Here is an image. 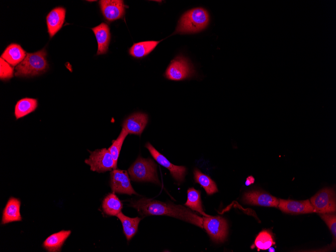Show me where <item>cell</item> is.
Listing matches in <instances>:
<instances>
[{
    "instance_id": "20",
    "label": "cell",
    "mask_w": 336,
    "mask_h": 252,
    "mask_svg": "<svg viewBox=\"0 0 336 252\" xmlns=\"http://www.w3.org/2000/svg\"><path fill=\"white\" fill-rule=\"evenodd\" d=\"M120 220L123 232L127 240H130L137 233L141 218L138 217L131 218L120 212L116 216Z\"/></svg>"
},
{
    "instance_id": "29",
    "label": "cell",
    "mask_w": 336,
    "mask_h": 252,
    "mask_svg": "<svg viewBox=\"0 0 336 252\" xmlns=\"http://www.w3.org/2000/svg\"><path fill=\"white\" fill-rule=\"evenodd\" d=\"M320 216L330 229L334 239L336 236V215L332 213L320 214Z\"/></svg>"
},
{
    "instance_id": "24",
    "label": "cell",
    "mask_w": 336,
    "mask_h": 252,
    "mask_svg": "<svg viewBox=\"0 0 336 252\" xmlns=\"http://www.w3.org/2000/svg\"><path fill=\"white\" fill-rule=\"evenodd\" d=\"M185 205L191 210L199 212L204 216H210L203 211L200 191L193 188H189L187 191V200Z\"/></svg>"
},
{
    "instance_id": "30",
    "label": "cell",
    "mask_w": 336,
    "mask_h": 252,
    "mask_svg": "<svg viewBox=\"0 0 336 252\" xmlns=\"http://www.w3.org/2000/svg\"><path fill=\"white\" fill-rule=\"evenodd\" d=\"M255 181V179L254 178L250 176H249L247 178L246 180L245 181V185L248 186L250 185L251 184H253Z\"/></svg>"
},
{
    "instance_id": "26",
    "label": "cell",
    "mask_w": 336,
    "mask_h": 252,
    "mask_svg": "<svg viewBox=\"0 0 336 252\" xmlns=\"http://www.w3.org/2000/svg\"><path fill=\"white\" fill-rule=\"evenodd\" d=\"M274 244L272 234L267 230H263L257 236L251 248L256 247L258 250H267Z\"/></svg>"
},
{
    "instance_id": "7",
    "label": "cell",
    "mask_w": 336,
    "mask_h": 252,
    "mask_svg": "<svg viewBox=\"0 0 336 252\" xmlns=\"http://www.w3.org/2000/svg\"><path fill=\"white\" fill-rule=\"evenodd\" d=\"M203 227L211 238L216 242H223L227 234V223L223 217L217 216H204Z\"/></svg>"
},
{
    "instance_id": "9",
    "label": "cell",
    "mask_w": 336,
    "mask_h": 252,
    "mask_svg": "<svg viewBox=\"0 0 336 252\" xmlns=\"http://www.w3.org/2000/svg\"><path fill=\"white\" fill-rule=\"evenodd\" d=\"M193 73V69L187 60L178 56L173 60L167 67L165 77L170 80H181L189 77Z\"/></svg>"
},
{
    "instance_id": "8",
    "label": "cell",
    "mask_w": 336,
    "mask_h": 252,
    "mask_svg": "<svg viewBox=\"0 0 336 252\" xmlns=\"http://www.w3.org/2000/svg\"><path fill=\"white\" fill-rule=\"evenodd\" d=\"M110 187L114 193L138 195L133 189L127 171L114 169L110 173Z\"/></svg>"
},
{
    "instance_id": "14",
    "label": "cell",
    "mask_w": 336,
    "mask_h": 252,
    "mask_svg": "<svg viewBox=\"0 0 336 252\" xmlns=\"http://www.w3.org/2000/svg\"><path fill=\"white\" fill-rule=\"evenodd\" d=\"M147 122V114L138 112L126 118L123 121L122 126L128 134L140 135L146 127Z\"/></svg>"
},
{
    "instance_id": "27",
    "label": "cell",
    "mask_w": 336,
    "mask_h": 252,
    "mask_svg": "<svg viewBox=\"0 0 336 252\" xmlns=\"http://www.w3.org/2000/svg\"><path fill=\"white\" fill-rule=\"evenodd\" d=\"M128 134L127 132L122 128L118 137L113 141L112 145L108 148L116 166L122 144Z\"/></svg>"
},
{
    "instance_id": "18",
    "label": "cell",
    "mask_w": 336,
    "mask_h": 252,
    "mask_svg": "<svg viewBox=\"0 0 336 252\" xmlns=\"http://www.w3.org/2000/svg\"><path fill=\"white\" fill-rule=\"evenodd\" d=\"M25 51L18 44L12 43L4 50L1 57L10 65H18L26 56Z\"/></svg>"
},
{
    "instance_id": "10",
    "label": "cell",
    "mask_w": 336,
    "mask_h": 252,
    "mask_svg": "<svg viewBox=\"0 0 336 252\" xmlns=\"http://www.w3.org/2000/svg\"><path fill=\"white\" fill-rule=\"evenodd\" d=\"M145 147L147 148L152 156L159 164L170 171L174 179L180 183L184 181L186 172V167L173 164L149 142L145 144Z\"/></svg>"
},
{
    "instance_id": "13",
    "label": "cell",
    "mask_w": 336,
    "mask_h": 252,
    "mask_svg": "<svg viewBox=\"0 0 336 252\" xmlns=\"http://www.w3.org/2000/svg\"><path fill=\"white\" fill-rule=\"evenodd\" d=\"M278 207L283 212L294 214L314 212V209L309 200L294 201L279 199Z\"/></svg>"
},
{
    "instance_id": "22",
    "label": "cell",
    "mask_w": 336,
    "mask_h": 252,
    "mask_svg": "<svg viewBox=\"0 0 336 252\" xmlns=\"http://www.w3.org/2000/svg\"><path fill=\"white\" fill-rule=\"evenodd\" d=\"M160 42L146 41L134 43L129 50V54L135 58H142L152 51Z\"/></svg>"
},
{
    "instance_id": "6",
    "label": "cell",
    "mask_w": 336,
    "mask_h": 252,
    "mask_svg": "<svg viewBox=\"0 0 336 252\" xmlns=\"http://www.w3.org/2000/svg\"><path fill=\"white\" fill-rule=\"evenodd\" d=\"M310 201L315 212L323 214L335 212V193L333 188H323Z\"/></svg>"
},
{
    "instance_id": "12",
    "label": "cell",
    "mask_w": 336,
    "mask_h": 252,
    "mask_svg": "<svg viewBox=\"0 0 336 252\" xmlns=\"http://www.w3.org/2000/svg\"><path fill=\"white\" fill-rule=\"evenodd\" d=\"M102 13L109 21L122 18L125 13V5L123 1L102 0L99 2Z\"/></svg>"
},
{
    "instance_id": "21",
    "label": "cell",
    "mask_w": 336,
    "mask_h": 252,
    "mask_svg": "<svg viewBox=\"0 0 336 252\" xmlns=\"http://www.w3.org/2000/svg\"><path fill=\"white\" fill-rule=\"evenodd\" d=\"M122 208V202L114 192L108 194L102 202L103 210L108 215L116 216Z\"/></svg>"
},
{
    "instance_id": "23",
    "label": "cell",
    "mask_w": 336,
    "mask_h": 252,
    "mask_svg": "<svg viewBox=\"0 0 336 252\" xmlns=\"http://www.w3.org/2000/svg\"><path fill=\"white\" fill-rule=\"evenodd\" d=\"M38 105L37 100L35 99L25 98L21 99L17 103L15 107V116L17 119L33 112Z\"/></svg>"
},
{
    "instance_id": "25",
    "label": "cell",
    "mask_w": 336,
    "mask_h": 252,
    "mask_svg": "<svg viewBox=\"0 0 336 252\" xmlns=\"http://www.w3.org/2000/svg\"><path fill=\"white\" fill-rule=\"evenodd\" d=\"M194 180L199 183L205 190L208 195H212L218 192V189L215 182L209 176L203 174L199 170L195 169L194 171Z\"/></svg>"
},
{
    "instance_id": "17",
    "label": "cell",
    "mask_w": 336,
    "mask_h": 252,
    "mask_svg": "<svg viewBox=\"0 0 336 252\" xmlns=\"http://www.w3.org/2000/svg\"><path fill=\"white\" fill-rule=\"evenodd\" d=\"M96 36L98 43L97 55L107 53L110 40V33L109 26L105 23L92 29Z\"/></svg>"
},
{
    "instance_id": "19",
    "label": "cell",
    "mask_w": 336,
    "mask_h": 252,
    "mask_svg": "<svg viewBox=\"0 0 336 252\" xmlns=\"http://www.w3.org/2000/svg\"><path fill=\"white\" fill-rule=\"evenodd\" d=\"M71 234L70 230H61L49 236L43 246L48 251H59L65 241Z\"/></svg>"
},
{
    "instance_id": "5",
    "label": "cell",
    "mask_w": 336,
    "mask_h": 252,
    "mask_svg": "<svg viewBox=\"0 0 336 252\" xmlns=\"http://www.w3.org/2000/svg\"><path fill=\"white\" fill-rule=\"evenodd\" d=\"M85 162L90 166L91 171L98 173H104L117 168L111 154L105 148L90 151V155Z\"/></svg>"
},
{
    "instance_id": "2",
    "label": "cell",
    "mask_w": 336,
    "mask_h": 252,
    "mask_svg": "<svg viewBox=\"0 0 336 252\" xmlns=\"http://www.w3.org/2000/svg\"><path fill=\"white\" fill-rule=\"evenodd\" d=\"M207 11L202 8H196L188 11L180 18L175 33H194L204 29L209 22Z\"/></svg>"
},
{
    "instance_id": "31",
    "label": "cell",
    "mask_w": 336,
    "mask_h": 252,
    "mask_svg": "<svg viewBox=\"0 0 336 252\" xmlns=\"http://www.w3.org/2000/svg\"><path fill=\"white\" fill-rule=\"evenodd\" d=\"M269 251H275L274 249L271 246L269 248Z\"/></svg>"
},
{
    "instance_id": "1",
    "label": "cell",
    "mask_w": 336,
    "mask_h": 252,
    "mask_svg": "<svg viewBox=\"0 0 336 252\" xmlns=\"http://www.w3.org/2000/svg\"><path fill=\"white\" fill-rule=\"evenodd\" d=\"M129 206L135 208L143 216L166 215L203 228V218L182 205L143 198L130 202Z\"/></svg>"
},
{
    "instance_id": "11",
    "label": "cell",
    "mask_w": 336,
    "mask_h": 252,
    "mask_svg": "<svg viewBox=\"0 0 336 252\" xmlns=\"http://www.w3.org/2000/svg\"><path fill=\"white\" fill-rule=\"evenodd\" d=\"M242 201L248 204L273 207H277L279 202V199L276 197L269 194L257 191L244 193Z\"/></svg>"
},
{
    "instance_id": "16",
    "label": "cell",
    "mask_w": 336,
    "mask_h": 252,
    "mask_svg": "<svg viewBox=\"0 0 336 252\" xmlns=\"http://www.w3.org/2000/svg\"><path fill=\"white\" fill-rule=\"evenodd\" d=\"M20 206L21 202L19 199L11 197L3 210L2 223L5 224L12 222L21 221Z\"/></svg>"
},
{
    "instance_id": "4",
    "label": "cell",
    "mask_w": 336,
    "mask_h": 252,
    "mask_svg": "<svg viewBox=\"0 0 336 252\" xmlns=\"http://www.w3.org/2000/svg\"><path fill=\"white\" fill-rule=\"evenodd\" d=\"M128 172L131 180L137 182H150L159 185L156 165L151 158L140 156L130 166Z\"/></svg>"
},
{
    "instance_id": "28",
    "label": "cell",
    "mask_w": 336,
    "mask_h": 252,
    "mask_svg": "<svg viewBox=\"0 0 336 252\" xmlns=\"http://www.w3.org/2000/svg\"><path fill=\"white\" fill-rule=\"evenodd\" d=\"M0 78L1 79H8L13 77V68L2 57L0 58Z\"/></svg>"
},
{
    "instance_id": "15",
    "label": "cell",
    "mask_w": 336,
    "mask_h": 252,
    "mask_svg": "<svg viewBox=\"0 0 336 252\" xmlns=\"http://www.w3.org/2000/svg\"><path fill=\"white\" fill-rule=\"evenodd\" d=\"M65 9L56 7L51 10L46 16L48 32L52 38L62 27L65 20Z\"/></svg>"
},
{
    "instance_id": "3",
    "label": "cell",
    "mask_w": 336,
    "mask_h": 252,
    "mask_svg": "<svg viewBox=\"0 0 336 252\" xmlns=\"http://www.w3.org/2000/svg\"><path fill=\"white\" fill-rule=\"evenodd\" d=\"M44 49L34 53H27L25 58L16 67L17 76H31L46 70L48 63Z\"/></svg>"
}]
</instances>
